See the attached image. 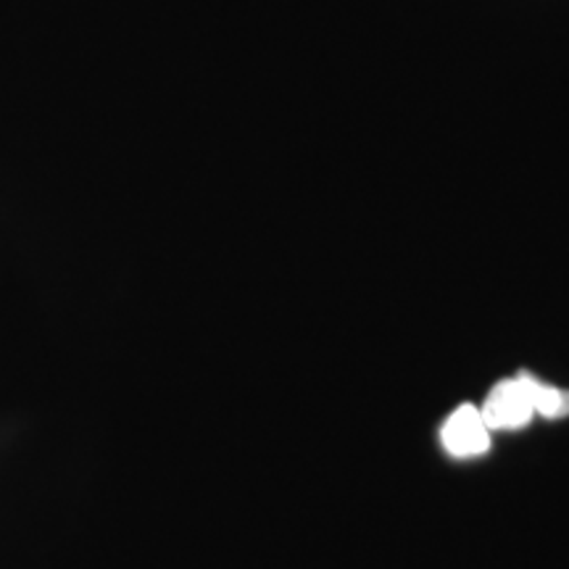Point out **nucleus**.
Here are the masks:
<instances>
[{
  "instance_id": "f03ea898",
  "label": "nucleus",
  "mask_w": 569,
  "mask_h": 569,
  "mask_svg": "<svg viewBox=\"0 0 569 569\" xmlns=\"http://www.w3.org/2000/svg\"><path fill=\"white\" fill-rule=\"evenodd\" d=\"M440 440H443V448L451 457L472 459L488 451L490 430L482 422L480 409L467 403V407H459L446 419L443 430H440Z\"/></svg>"
},
{
  "instance_id": "7ed1b4c3",
  "label": "nucleus",
  "mask_w": 569,
  "mask_h": 569,
  "mask_svg": "<svg viewBox=\"0 0 569 569\" xmlns=\"http://www.w3.org/2000/svg\"><path fill=\"white\" fill-rule=\"evenodd\" d=\"M528 380V390H530V401H532V411L546 419H561L569 415V393L561 388L546 386L540 382L538 377L525 375Z\"/></svg>"
},
{
  "instance_id": "f257e3e1",
  "label": "nucleus",
  "mask_w": 569,
  "mask_h": 569,
  "mask_svg": "<svg viewBox=\"0 0 569 569\" xmlns=\"http://www.w3.org/2000/svg\"><path fill=\"white\" fill-rule=\"evenodd\" d=\"M482 422L488 425V430H519L536 417L530 401V390L525 375L509 377V380H501L498 386L490 390L486 403L480 407Z\"/></svg>"
}]
</instances>
